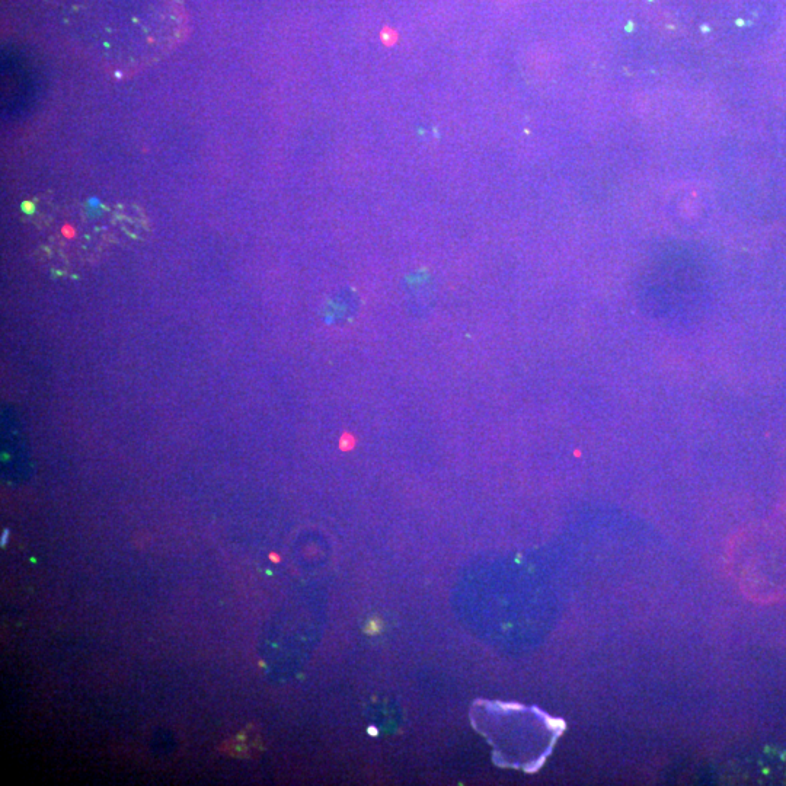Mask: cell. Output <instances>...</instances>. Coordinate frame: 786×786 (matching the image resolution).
<instances>
[{"label":"cell","instance_id":"obj_1","mask_svg":"<svg viewBox=\"0 0 786 786\" xmlns=\"http://www.w3.org/2000/svg\"><path fill=\"white\" fill-rule=\"evenodd\" d=\"M56 6L83 49L118 69L156 62L184 30L178 0H56Z\"/></svg>","mask_w":786,"mask_h":786}]
</instances>
